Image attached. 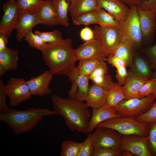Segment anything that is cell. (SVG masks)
Segmentation results:
<instances>
[{"instance_id": "obj_32", "label": "cell", "mask_w": 156, "mask_h": 156, "mask_svg": "<svg viewBox=\"0 0 156 156\" xmlns=\"http://www.w3.org/2000/svg\"><path fill=\"white\" fill-rule=\"evenodd\" d=\"M81 143L75 141L66 140L62 144L61 155V156H78Z\"/></svg>"}, {"instance_id": "obj_20", "label": "cell", "mask_w": 156, "mask_h": 156, "mask_svg": "<svg viewBox=\"0 0 156 156\" xmlns=\"http://www.w3.org/2000/svg\"><path fill=\"white\" fill-rule=\"evenodd\" d=\"M18 51L7 47L0 51V78L8 71L16 70L18 66Z\"/></svg>"}, {"instance_id": "obj_18", "label": "cell", "mask_w": 156, "mask_h": 156, "mask_svg": "<svg viewBox=\"0 0 156 156\" xmlns=\"http://www.w3.org/2000/svg\"><path fill=\"white\" fill-rule=\"evenodd\" d=\"M92 112V117L88 125V131L89 133L92 132L99 124L106 120L122 117L113 108L105 106L93 109Z\"/></svg>"}, {"instance_id": "obj_36", "label": "cell", "mask_w": 156, "mask_h": 156, "mask_svg": "<svg viewBox=\"0 0 156 156\" xmlns=\"http://www.w3.org/2000/svg\"><path fill=\"white\" fill-rule=\"evenodd\" d=\"M94 138L93 133L88 134L86 140L81 142L78 156H91L94 149Z\"/></svg>"}, {"instance_id": "obj_42", "label": "cell", "mask_w": 156, "mask_h": 156, "mask_svg": "<svg viewBox=\"0 0 156 156\" xmlns=\"http://www.w3.org/2000/svg\"><path fill=\"white\" fill-rule=\"evenodd\" d=\"M109 68L107 64L104 61H101L93 71L88 76L91 80L93 77L108 74Z\"/></svg>"}, {"instance_id": "obj_12", "label": "cell", "mask_w": 156, "mask_h": 156, "mask_svg": "<svg viewBox=\"0 0 156 156\" xmlns=\"http://www.w3.org/2000/svg\"><path fill=\"white\" fill-rule=\"evenodd\" d=\"M76 67L67 76L72 82L69 94L70 97H73L77 100L83 102L86 100L89 91V79L88 76L79 75Z\"/></svg>"}, {"instance_id": "obj_23", "label": "cell", "mask_w": 156, "mask_h": 156, "mask_svg": "<svg viewBox=\"0 0 156 156\" xmlns=\"http://www.w3.org/2000/svg\"><path fill=\"white\" fill-rule=\"evenodd\" d=\"M99 8L96 0H76L70 4L68 12L72 18L84 12L96 11Z\"/></svg>"}, {"instance_id": "obj_30", "label": "cell", "mask_w": 156, "mask_h": 156, "mask_svg": "<svg viewBox=\"0 0 156 156\" xmlns=\"http://www.w3.org/2000/svg\"><path fill=\"white\" fill-rule=\"evenodd\" d=\"M99 19L98 25L102 27L118 28L119 23L111 14L99 7L96 10Z\"/></svg>"}, {"instance_id": "obj_2", "label": "cell", "mask_w": 156, "mask_h": 156, "mask_svg": "<svg viewBox=\"0 0 156 156\" xmlns=\"http://www.w3.org/2000/svg\"><path fill=\"white\" fill-rule=\"evenodd\" d=\"M45 65L53 75L68 76L78 61L69 38L56 43H46L41 51Z\"/></svg>"}, {"instance_id": "obj_26", "label": "cell", "mask_w": 156, "mask_h": 156, "mask_svg": "<svg viewBox=\"0 0 156 156\" xmlns=\"http://www.w3.org/2000/svg\"><path fill=\"white\" fill-rule=\"evenodd\" d=\"M131 71L137 76L144 78L149 77L151 72L145 60L139 56H135L131 65Z\"/></svg>"}, {"instance_id": "obj_41", "label": "cell", "mask_w": 156, "mask_h": 156, "mask_svg": "<svg viewBox=\"0 0 156 156\" xmlns=\"http://www.w3.org/2000/svg\"><path fill=\"white\" fill-rule=\"evenodd\" d=\"M7 96L5 85L0 78V114L8 112L10 109L6 103Z\"/></svg>"}, {"instance_id": "obj_16", "label": "cell", "mask_w": 156, "mask_h": 156, "mask_svg": "<svg viewBox=\"0 0 156 156\" xmlns=\"http://www.w3.org/2000/svg\"><path fill=\"white\" fill-rule=\"evenodd\" d=\"M53 75L49 70H47L27 81L32 95L42 97L51 94L52 91L49 86Z\"/></svg>"}, {"instance_id": "obj_15", "label": "cell", "mask_w": 156, "mask_h": 156, "mask_svg": "<svg viewBox=\"0 0 156 156\" xmlns=\"http://www.w3.org/2000/svg\"><path fill=\"white\" fill-rule=\"evenodd\" d=\"M42 24L36 13L19 12L16 21L15 29L16 30V39L18 42L22 40L25 33L32 30L36 25Z\"/></svg>"}, {"instance_id": "obj_48", "label": "cell", "mask_w": 156, "mask_h": 156, "mask_svg": "<svg viewBox=\"0 0 156 156\" xmlns=\"http://www.w3.org/2000/svg\"><path fill=\"white\" fill-rule=\"evenodd\" d=\"M139 6L144 10L156 9V0H148L147 2Z\"/></svg>"}, {"instance_id": "obj_17", "label": "cell", "mask_w": 156, "mask_h": 156, "mask_svg": "<svg viewBox=\"0 0 156 156\" xmlns=\"http://www.w3.org/2000/svg\"><path fill=\"white\" fill-rule=\"evenodd\" d=\"M99 7L112 15L119 23L127 18L130 8L121 0H96Z\"/></svg>"}, {"instance_id": "obj_49", "label": "cell", "mask_w": 156, "mask_h": 156, "mask_svg": "<svg viewBox=\"0 0 156 156\" xmlns=\"http://www.w3.org/2000/svg\"><path fill=\"white\" fill-rule=\"evenodd\" d=\"M8 37L0 32V51L5 49L7 47L6 44L8 42Z\"/></svg>"}, {"instance_id": "obj_35", "label": "cell", "mask_w": 156, "mask_h": 156, "mask_svg": "<svg viewBox=\"0 0 156 156\" xmlns=\"http://www.w3.org/2000/svg\"><path fill=\"white\" fill-rule=\"evenodd\" d=\"M91 80L93 83L102 87L106 91L115 88L118 85V83L113 82L112 76L108 74L94 77Z\"/></svg>"}, {"instance_id": "obj_40", "label": "cell", "mask_w": 156, "mask_h": 156, "mask_svg": "<svg viewBox=\"0 0 156 156\" xmlns=\"http://www.w3.org/2000/svg\"><path fill=\"white\" fill-rule=\"evenodd\" d=\"M156 77L149 80L144 84L139 91V94L142 98L148 96L154 92Z\"/></svg>"}, {"instance_id": "obj_29", "label": "cell", "mask_w": 156, "mask_h": 156, "mask_svg": "<svg viewBox=\"0 0 156 156\" xmlns=\"http://www.w3.org/2000/svg\"><path fill=\"white\" fill-rule=\"evenodd\" d=\"M101 61L94 59L81 60L75 68L79 75L88 77Z\"/></svg>"}, {"instance_id": "obj_13", "label": "cell", "mask_w": 156, "mask_h": 156, "mask_svg": "<svg viewBox=\"0 0 156 156\" xmlns=\"http://www.w3.org/2000/svg\"><path fill=\"white\" fill-rule=\"evenodd\" d=\"M142 40L152 39L156 30V9L144 10L137 6Z\"/></svg>"}, {"instance_id": "obj_31", "label": "cell", "mask_w": 156, "mask_h": 156, "mask_svg": "<svg viewBox=\"0 0 156 156\" xmlns=\"http://www.w3.org/2000/svg\"><path fill=\"white\" fill-rule=\"evenodd\" d=\"M19 12L36 13L45 3L44 0H16Z\"/></svg>"}, {"instance_id": "obj_1", "label": "cell", "mask_w": 156, "mask_h": 156, "mask_svg": "<svg viewBox=\"0 0 156 156\" xmlns=\"http://www.w3.org/2000/svg\"><path fill=\"white\" fill-rule=\"evenodd\" d=\"M51 100L54 110L64 119L66 125L73 131L88 133V125L91 118L88 107L73 97L64 99L53 94Z\"/></svg>"}, {"instance_id": "obj_22", "label": "cell", "mask_w": 156, "mask_h": 156, "mask_svg": "<svg viewBox=\"0 0 156 156\" xmlns=\"http://www.w3.org/2000/svg\"><path fill=\"white\" fill-rule=\"evenodd\" d=\"M45 1V3L36 12L40 19L42 24L49 26L60 25L51 0Z\"/></svg>"}, {"instance_id": "obj_38", "label": "cell", "mask_w": 156, "mask_h": 156, "mask_svg": "<svg viewBox=\"0 0 156 156\" xmlns=\"http://www.w3.org/2000/svg\"><path fill=\"white\" fill-rule=\"evenodd\" d=\"M120 148L101 147L94 148L91 156H122Z\"/></svg>"}, {"instance_id": "obj_10", "label": "cell", "mask_w": 156, "mask_h": 156, "mask_svg": "<svg viewBox=\"0 0 156 156\" xmlns=\"http://www.w3.org/2000/svg\"><path fill=\"white\" fill-rule=\"evenodd\" d=\"M3 14L0 22V32L8 37L14 30L19 11L16 1L10 0L3 6Z\"/></svg>"}, {"instance_id": "obj_46", "label": "cell", "mask_w": 156, "mask_h": 156, "mask_svg": "<svg viewBox=\"0 0 156 156\" xmlns=\"http://www.w3.org/2000/svg\"><path fill=\"white\" fill-rule=\"evenodd\" d=\"M80 36L81 38L85 42L95 38L93 30L87 27L81 29L80 31Z\"/></svg>"}, {"instance_id": "obj_7", "label": "cell", "mask_w": 156, "mask_h": 156, "mask_svg": "<svg viewBox=\"0 0 156 156\" xmlns=\"http://www.w3.org/2000/svg\"><path fill=\"white\" fill-rule=\"evenodd\" d=\"M9 106L16 107L31 99L32 95L27 81L22 78H10L5 85Z\"/></svg>"}, {"instance_id": "obj_44", "label": "cell", "mask_w": 156, "mask_h": 156, "mask_svg": "<svg viewBox=\"0 0 156 156\" xmlns=\"http://www.w3.org/2000/svg\"><path fill=\"white\" fill-rule=\"evenodd\" d=\"M105 60L116 67V69L121 67L127 66L126 63L123 60L113 55L108 56Z\"/></svg>"}, {"instance_id": "obj_9", "label": "cell", "mask_w": 156, "mask_h": 156, "mask_svg": "<svg viewBox=\"0 0 156 156\" xmlns=\"http://www.w3.org/2000/svg\"><path fill=\"white\" fill-rule=\"evenodd\" d=\"M94 148L106 147L120 148L123 135L113 129L105 127H97L94 129Z\"/></svg>"}, {"instance_id": "obj_19", "label": "cell", "mask_w": 156, "mask_h": 156, "mask_svg": "<svg viewBox=\"0 0 156 156\" xmlns=\"http://www.w3.org/2000/svg\"><path fill=\"white\" fill-rule=\"evenodd\" d=\"M149 79L135 74L131 70L128 73L124 84L122 87L125 96V99L133 98H142L139 94L142 86Z\"/></svg>"}, {"instance_id": "obj_4", "label": "cell", "mask_w": 156, "mask_h": 156, "mask_svg": "<svg viewBox=\"0 0 156 156\" xmlns=\"http://www.w3.org/2000/svg\"><path fill=\"white\" fill-rule=\"evenodd\" d=\"M118 29L121 42L134 49L141 46L142 37L137 6L130 7L127 18L119 23Z\"/></svg>"}, {"instance_id": "obj_5", "label": "cell", "mask_w": 156, "mask_h": 156, "mask_svg": "<svg viewBox=\"0 0 156 156\" xmlns=\"http://www.w3.org/2000/svg\"><path fill=\"white\" fill-rule=\"evenodd\" d=\"M149 124L138 121L133 117L122 116L106 120L99 124L96 127L111 128L123 135L147 136L148 135Z\"/></svg>"}, {"instance_id": "obj_25", "label": "cell", "mask_w": 156, "mask_h": 156, "mask_svg": "<svg viewBox=\"0 0 156 156\" xmlns=\"http://www.w3.org/2000/svg\"><path fill=\"white\" fill-rule=\"evenodd\" d=\"M125 99V96L122 86L118 84L115 88L107 91L104 106L110 107H114Z\"/></svg>"}, {"instance_id": "obj_43", "label": "cell", "mask_w": 156, "mask_h": 156, "mask_svg": "<svg viewBox=\"0 0 156 156\" xmlns=\"http://www.w3.org/2000/svg\"><path fill=\"white\" fill-rule=\"evenodd\" d=\"M145 52L151 62L152 67L156 70V44L146 48Z\"/></svg>"}, {"instance_id": "obj_11", "label": "cell", "mask_w": 156, "mask_h": 156, "mask_svg": "<svg viewBox=\"0 0 156 156\" xmlns=\"http://www.w3.org/2000/svg\"><path fill=\"white\" fill-rule=\"evenodd\" d=\"M148 136L123 135L120 148L128 151L135 156H152L148 145Z\"/></svg>"}, {"instance_id": "obj_45", "label": "cell", "mask_w": 156, "mask_h": 156, "mask_svg": "<svg viewBox=\"0 0 156 156\" xmlns=\"http://www.w3.org/2000/svg\"><path fill=\"white\" fill-rule=\"evenodd\" d=\"M116 77L118 81V83L121 86L125 82L128 74L126 67H121L116 69Z\"/></svg>"}, {"instance_id": "obj_8", "label": "cell", "mask_w": 156, "mask_h": 156, "mask_svg": "<svg viewBox=\"0 0 156 156\" xmlns=\"http://www.w3.org/2000/svg\"><path fill=\"white\" fill-rule=\"evenodd\" d=\"M93 31L95 38L99 42L107 56L113 55L121 42L118 28L96 25Z\"/></svg>"}, {"instance_id": "obj_47", "label": "cell", "mask_w": 156, "mask_h": 156, "mask_svg": "<svg viewBox=\"0 0 156 156\" xmlns=\"http://www.w3.org/2000/svg\"><path fill=\"white\" fill-rule=\"evenodd\" d=\"M127 6L131 7L133 5L140 6L148 0H121Z\"/></svg>"}, {"instance_id": "obj_37", "label": "cell", "mask_w": 156, "mask_h": 156, "mask_svg": "<svg viewBox=\"0 0 156 156\" xmlns=\"http://www.w3.org/2000/svg\"><path fill=\"white\" fill-rule=\"evenodd\" d=\"M148 145L152 156H156V121L149 125Z\"/></svg>"}, {"instance_id": "obj_28", "label": "cell", "mask_w": 156, "mask_h": 156, "mask_svg": "<svg viewBox=\"0 0 156 156\" xmlns=\"http://www.w3.org/2000/svg\"><path fill=\"white\" fill-rule=\"evenodd\" d=\"M133 49L128 45L120 42L112 55L123 60L127 66H131L133 59Z\"/></svg>"}, {"instance_id": "obj_53", "label": "cell", "mask_w": 156, "mask_h": 156, "mask_svg": "<svg viewBox=\"0 0 156 156\" xmlns=\"http://www.w3.org/2000/svg\"><path fill=\"white\" fill-rule=\"evenodd\" d=\"M71 0V3L72 4L75 2L76 0Z\"/></svg>"}, {"instance_id": "obj_51", "label": "cell", "mask_w": 156, "mask_h": 156, "mask_svg": "<svg viewBox=\"0 0 156 156\" xmlns=\"http://www.w3.org/2000/svg\"><path fill=\"white\" fill-rule=\"evenodd\" d=\"M154 93L155 94L156 96V81L155 83V84L154 88Z\"/></svg>"}, {"instance_id": "obj_34", "label": "cell", "mask_w": 156, "mask_h": 156, "mask_svg": "<svg viewBox=\"0 0 156 156\" xmlns=\"http://www.w3.org/2000/svg\"><path fill=\"white\" fill-rule=\"evenodd\" d=\"M34 33L39 36L45 43H54L62 41V34L57 29L52 31L41 32L38 30Z\"/></svg>"}, {"instance_id": "obj_33", "label": "cell", "mask_w": 156, "mask_h": 156, "mask_svg": "<svg viewBox=\"0 0 156 156\" xmlns=\"http://www.w3.org/2000/svg\"><path fill=\"white\" fill-rule=\"evenodd\" d=\"M24 38L30 47L41 51L46 44L39 36L34 33L32 30L27 32L24 35Z\"/></svg>"}, {"instance_id": "obj_39", "label": "cell", "mask_w": 156, "mask_h": 156, "mask_svg": "<svg viewBox=\"0 0 156 156\" xmlns=\"http://www.w3.org/2000/svg\"><path fill=\"white\" fill-rule=\"evenodd\" d=\"M136 120L140 122L151 123L156 121V101H155L149 110L137 117Z\"/></svg>"}, {"instance_id": "obj_27", "label": "cell", "mask_w": 156, "mask_h": 156, "mask_svg": "<svg viewBox=\"0 0 156 156\" xmlns=\"http://www.w3.org/2000/svg\"><path fill=\"white\" fill-rule=\"evenodd\" d=\"M73 23L75 25L88 26L98 24L99 19L96 11L85 12L72 18Z\"/></svg>"}, {"instance_id": "obj_6", "label": "cell", "mask_w": 156, "mask_h": 156, "mask_svg": "<svg viewBox=\"0 0 156 156\" xmlns=\"http://www.w3.org/2000/svg\"><path fill=\"white\" fill-rule=\"evenodd\" d=\"M155 99V95L153 93L141 99L133 98L123 100L112 107L122 117H137L148 111Z\"/></svg>"}, {"instance_id": "obj_50", "label": "cell", "mask_w": 156, "mask_h": 156, "mask_svg": "<svg viewBox=\"0 0 156 156\" xmlns=\"http://www.w3.org/2000/svg\"><path fill=\"white\" fill-rule=\"evenodd\" d=\"M135 155L129 151L123 150L122 153V156H133Z\"/></svg>"}, {"instance_id": "obj_3", "label": "cell", "mask_w": 156, "mask_h": 156, "mask_svg": "<svg viewBox=\"0 0 156 156\" xmlns=\"http://www.w3.org/2000/svg\"><path fill=\"white\" fill-rule=\"evenodd\" d=\"M57 115L54 110L32 107L24 110L10 109L0 114V120L6 123L18 135L27 132L36 127L46 116Z\"/></svg>"}, {"instance_id": "obj_24", "label": "cell", "mask_w": 156, "mask_h": 156, "mask_svg": "<svg viewBox=\"0 0 156 156\" xmlns=\"http://www.w3.org/2000/svg\"><path fill=\"white\" fill-rule=\"evenodd\" d=\"M56 12L60 25L65 27L69 26L68 13L71 3L70 0H51Z\"/></svg>"}, {"instance_id": "obj_21", "label": "cell", "mask_w": 156, "mask_h": 156, "mask_svg": "<svg viewBox=\"0 0 156 156\" xmlns=\"http://www.w3.org/2000/svg\"><path fill=\"white\" fill-rule=\"evenodd\" d=\"M107 91L102 87L93 83L89 87L85 100L88 107L93 109L104 105L105 101Z\"/></svg>"}, {"instance_id": "obj_52", "label": "cell", "mask_w": 156, "mask_h": 156, "mask_svg": "<svg viewBox=\"0 0 156 156\" xmlns=\"http://www.w3.org/2000/svg\"><path fill=\"white\" fill-rule=\"evenodd\" d=\"M152 76L153 78L156 77V70L153 73L152 75Z\"/></svg>"}, {"instance_id": "obj_14", "label": "cell", "mask_w": 156, "mask_h": 156, "mask_svg": "<svg viewBox=\"0 0 156 156\" xmlns=\"http://www.w3.org/2000/svg\"><path fill=\"white\" fill-rule=\"evenodd\" d=\"M77 60L87 59H94L105 61L107 56L99 40L94 39L86 42L75 50Z\"/></svg>"}]
</instances>
